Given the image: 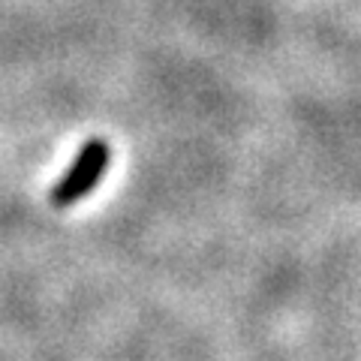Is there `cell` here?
<instances>
[{"label": "cell", "instance_id": "1", "mask_svg": "<svg viewBox=\"0 0 361 361\" xmlns=\"http://www.w3.org/2000/svg\"><path fill=\"white\" fill-rule=\"evenodd\" d=\"M106 163H109V148L103 139H90L82 154H78V160L73 163L70 175H66L61 184H58V193H54V202L58 205H70V202L82 199L90 187L97 184L99 178L106 172Z\"/></svg>", "mask_w": 361, "mask_h": 361}]
</instances>
